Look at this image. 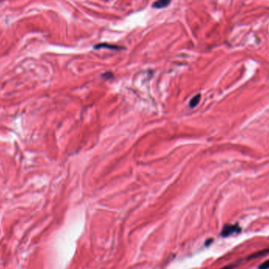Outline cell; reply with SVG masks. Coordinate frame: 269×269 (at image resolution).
Returning <instances> with one entry per match:
<instances>
[{
	"mask_svg": "<svg viewBox=\"0 0 269 269\" xmlns=\"http://www.w3.org/2000/svg\"><path fill=\"white\" fill-rule=\"evenodd\" d=\"M213 242V238H209V239H207V240L205 241V246H209V245L211 244V243Z\"/></svg>",
	"mask_w": 269,
	"mask_h": 269,
	"instance_id": "cell-7",
	"label": "cell"
},
{
	"mask_svg": "<svg viewBox=\"0 0 269 269\" xmlns=\"http://www.w3.org/2000/svg\"><path fill=\"white\" fill-rule=\"evenodd\" d=\"M257 269H269V260H267L262 264H261L258 266Z\"/></svg>",
	"mask_w": 269,
	"mask_h": 269,
	"instance_id": "cell-5",
	"label": "cell"
},
{
	"mask_svg": "<svg viewBox=\"0 0 269 269\" xmlns=\"http://www.w3.org/2000/svg\"><path fill=\"white\" fill-rule=\"evenodd\" d=\"M200 98H201V95H198L195 96V97L191 99V101H190V106L192 108L195 107V106L198 104L199 101H200Z\"/></svg>",
	"mask_w": 269,
	"mask_h": 269,
	"instance_id": "cell-4",
	"label": "cell"
},
{
	"mask_svg": "<svg viewBox=\"0 0 269 269\" xmlns=\"http://www.w3.org/2000/svg\"><path fill=\"white\" fill-rule=\"evenodd\" d=\"M172 0H157L155 2H153V7L157 9L165 8L170 4Z\"/></svg>",
	"mask_w": 269,
	"mask_h": 269,
	"instance_id": "cell-3",
	"label": "cell"
},
{
	"mask_svg": "<svg viewBox=\"0 0 269 269\" xmlns=\"http://www.w3.org/2000/svg\"><path fill=\"white\" fill-rule=\"evenodd\" d=\"M267 253H269V248L264 249L262 250L257 251V252H254V253H252V254L248 256L246 260L247 261H250V260H253V259L259 258V257H263V256H265V255H267Z\"/></svg>",
	"mask_w": 269,
	"mask_h": 269,
	"instance_id": "cell-2",
	"label": "cell"
},
{
	"mask_svg": "<svg viewBox=\"0 0 269 269\" xmlns=\"http://www.w3.org/2000/svg\"><path fill=\"white\" fill-rule=\"evenodd\" d=\"M236 264H229V265H226L224 267H221V268L219 269H234V267H236Z\"/></svg>",
	"mask_w": 269,
	"mask_h": 269,
	"instance_id": "cell-6",
	"label": "cell"
},
{
	"mask_svg": "<svg viewBox=\"0 0 269 269\" xmlns=\"http://www.w3.org/2000/svg\"><path fill=\"white\" fill-rule=\"evenodd\" d=\"M242 231V228L238 224H226L222 229V237H228L234 234H238Z\"/></svg>",
	"mask_w": 269,
	"mask_h": 269,
	"instance_id": "cell-1",
	"label": "cell"
}]
</instances>
